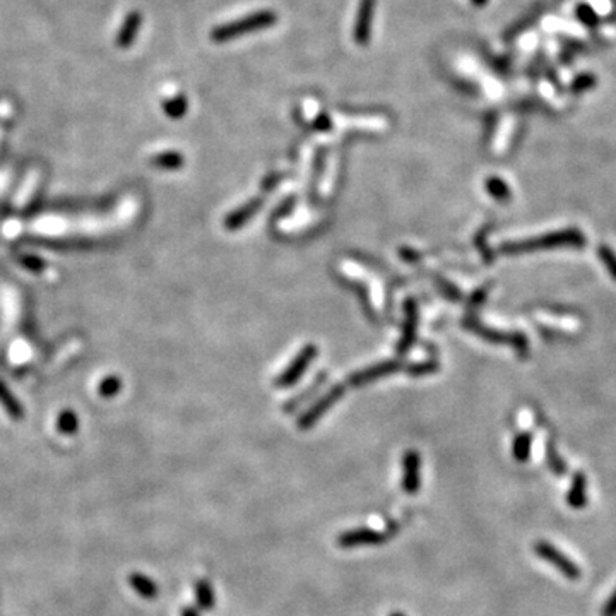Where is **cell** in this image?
Segmentation results:
<instances>
[{"mask_svg": "<svg viewBox=\"0 0 616 616\" xmlns=\"http://www.w3.org/2000/svg\"><path fill=\"white\" fill-rule=\"evenodd\" d=\"M402 490H404L408 495H416L419 490V457L415 450H409L404 457Z\"/></svg>", "mask_w": 616, "mask_h": 616, "instance_id": "5", "label": "cell"}, {"mask_svg": "<svg viewBox=\"0 0 616 616\" xmlns=\"http://www.w3.org/2000/svg\"><path fill=\"white\" fill-rule=\"evenodd\" d=\"M390 616H406V615L401 613V611H394V613H390Z\"/></svg>", "mask_w": 616, "mask_h": 616, "instance_id": "12", "label": "cell"}, {"mask_svg": "<svg viewBox=\"0 0 616 616\" xmlns=\"http://www.w3.org/2000/svg\"><path fill=\"white\" fill-rule=\"evenodd\" d=\"M485 2V0H474V3H483Z\"/></svg>", "mask_w": 616, "mask_h": 616, "instance_id": "13", "label": "cell"}, {"mask_svg": "<svg viewBox=\"0 0 616 616\" xmlns=\"http://www.w3.org/2000/svg\"><path fill=\"white\" fill-rule=\"evenodd\" d=\"M514 450H516L517 459L526 461L527 456H529V439H527V437H522V439H520V437H519V440H517V442H516V447H514Z\"/></svg>", "mask_w": 616, "mask_h": 616, "instance_id": "9", "label": "cell"}, {"mask_svg": "<svg viewBox=\"0 0 616 616\" xmlns=\"http://www.w3.org/2000/svg\"><path fill=\"white\" fill-rule=\"evenodd\" d=\"M566 503L575 510H582L584 507L587 505L586 478H584V474H580V472L573 476L572 486H570L569 495H566Z\"/></svg>", "mask_w": 616, "mask_h": 616, "instance_id": "6", "label": "cell"}, {"mask_svg": "<svg viewBox=\"0 0 616 616\" xmlns=\"http://www.w3.org/2000/svg\"><path fill=\"white\" fill-rule=\"evenodd\" d=\"M182 616H199V613H197V610H194V608H185Z\"/></svg>", "mask_w": 616, "mask_h": 616, "instance_id": "11", "label": "cell"}, {"mask_svg": "<svg viewBox=\"0 0 616 616\" xmlns=\"http://www.w3.org/2000/svg\"><path fill=\"white\" fill-rule=\"evenodd\" d=\"M387 541V536L382 531L372 527H355L348 529L338 536V546L342 549L360 548V546H377Z\"/></svg>", "mask_w": 616, "mask_h": 616, "instance_id": "3", "label": "cell"}, {"mask_svg": "<svg viewBox=\"0 0 616 616\" xmlns=\"http://www.w3.org/2000/svg\"><path fill=\"white\" fill-rule=\"evenodd\" d=\"M377 0H360L358 12L355 19V30H353V38L358 45L365 47L370 43L372 38V24L373 14H375Z\"/></svg>", "mask_w": 616, "mask_h": 616, "instance_id": "4", "label": "cell"}, {"mask_svg": "<svg viewBox=\"0 0 616 616\" xmlns=\"http://www.w3.org/2000/svg\"><path fill=\"white\" fill-rule=\"evenodd\" d=\"M276 23H278V14L274 10H257V12L250 14L247 17H241V19L216 26L211 31V38L216 43H226V41L233 40V38L255 33V31L267 30V28L274 26Z\"/></svg>", "mask_w": 616, "mask_h": 616, "instance_id": "1", "label": "cell"}, {"mask_svg": "<svg viewBox=\"0 0 616 616\" xmlns=\"http://www.w3.org/2000/svg\"><path fill=\"white\" fill-rule=\"evenodd\" d=\"M131 584L135 589V593H139L142 597H146V600H153V597L157 596L156 584H154L151 579H148V577L141 575V573H132Z\"/></svg>", "mask_w": 616, "mask_h": 616, "instance_id": "8", "label": "cell"}, {"mask_svg": "<svg viewBox=\"0 0 616 616\" xmlns=\"http://www.w3.org/2000/svg\"><path fill=\"white\" fill-rule=\"evenodd\" d=\"M195 600H197V604L201 610L209 611L212 610L216 603V597H214V591H212V586L208 582V580H199L195 584Z\"/></svg>", "mask_w": 616, "mask_h": 616, "instance_id": "7", "label": "cell"}, {"mask_svg": "<svg viewBox=\"0 0 616 616\" xmlns=\"http://www.w3.org/2000/svg\"><path fill=\"white\" fill-rule=\"evenodd\" d=\"M601 616H616V589L601 610Z\"/></svg>", "mask_w": 616, "mask_h": 616, "instance_id": "10", "label": "cell"}, {"mask_svg": "<svg viewBox=\"0 0 616 616\" xmlns=\"http://www.w3.org/2000/svg\"><path fill=\"white\" fill-rule=\"evenodd\" d=\"M534 553L542 558L544 562H548L549 565L555 566L558 572H562L563 577H566L569 580H579L582 577V570L580 566L573 562L572 558L565 555V553L560 551L556 546H553L548 541H538L534 542Z\"/></svg>", "mask_w": 616, "mask_h": 616, "instance_id": "2", "label": "cell"}]
</instances>
